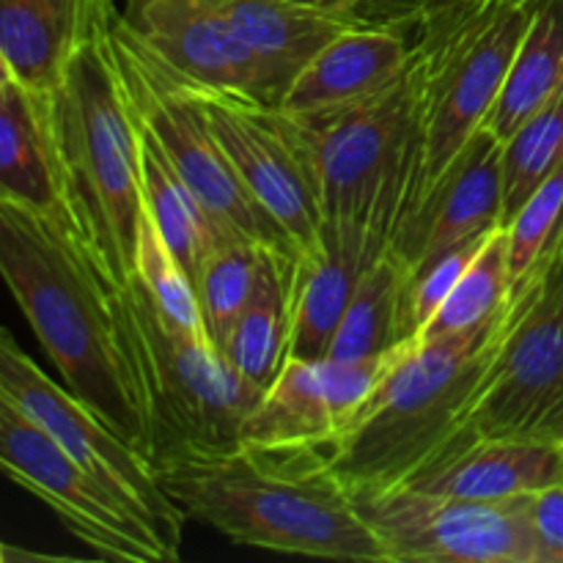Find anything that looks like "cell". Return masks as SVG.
<instances>
[{"instance_id": "6da1fadb", "label": "cell", "mask_w": 563, "mask_h": 563, "mask_svg": "<svg viewBox=\"0 0 563 563\" xmlns=\"http://www.w3.org/2000/svg\"><path fill=\"white\" fill-rule=\"evenodd\" d=\"M0 278L66 388L152 462L154 432L119 289L102 278L75 231L0 203Z\"/></svg>"}, {"instance_id": "7a4b0ae2", "label": "cell", "mask_w": 563, "mask_h": 563, "mask_svg": "<svg viewBox=\"0 0 563 563\" xmlns=\"http://www.w3.org/2000/svg\"><path fill=\"white\" fill-rule=\"evenodd\" d=\"M165 498L247 548L330 561L388 563L350 493L311 451L240 449L152 462Z\"/></svg>"}, {"instance_id": "3957f363", "label": "cell", "mask_w": 563, "mask_h": 563, "mask_svg": "<svg viewBox=\"0 0 563 563\" xmlns=\"http://www.w3.org/2000/svg\"><path fill=\"white\" fill-rule=\"evenodd\" d=\"M533 9L537 0H421L394 240L493 113Z\"/></svg>"}, {"instance_id": "277c9868", "label": "cell", "mask_w": 563, "mask_h": 563, "mask_svg": "<svg viewBox=\"0 0 563 563\" xmlns=\"http://www.w3.org/2000/svg\"><path fill=\"white\" fill-rule=\"evenodd\" d=\"M113 14L69 60L47 97V113L71 231L102 278L126 289L135 280L146 207L141 126L108 47Z\"/></svg>"}, {"instance_id": "5b68a950", "label": "cell", "mask_w": 563, "mask_h": 563, "mask_svg": "<svg viewBox=\"0 0 563 563\" xmlns=\"http://www.w3.org/2000/svg\"><path fill=\"white\" fill-rule=\"evenodd\" d=\"M509 322V300L487 324L412 346L350 423L319 451L350 495L399 487L460 427Z\"/></svg>"}, {"instance_id": "8992f818", "label": "cell", "mask_w": 563, "mask_h": 563, "mask_svg": "<svg viewBox=\"0 0 563 563\" xmlns=\"http://www.w3.org/2000/svg\"><path fill=\"white\" fill-rule=\"evenodd\" d=\"M476 440L563 443V231L537 267L511 286L498 352L460 427L429 462Z\"/></svg>"}, {"instance_id": "52a82bcc", "label": "cell", "mask_w": 563, "mask_h": 563, "mask_svg": "<svg viewBox=\"0 0 563 563\" xmlns=\"http://www.w3.org/2000/svg\"><path fill=\"white\" fill-rule=\"evenodd\" d=\"M121 317L137 357L154 454H225L240 449L242 423L262 390L234 372L218 346L174 333L137 280L119 289Z\"/></svg>"}, {"instance_id": "ba28073f", "label": "cell", "mask_w": 563, "mask_h": 563, "mask_svg": "<svg viewBox=\"0 0 563 563\" xmlns=\"http://www.w3.org/2000/svg\"><path fill=\"white\" fill-rule=\"evenodd\" d=\"M108 47L135 119L157 137L214 223L295 262L300 251L240 179L190 82L137 36L119 9L108 25Z\"/></svg>"}, {"instance_id": "9c48e42d", "label": "cell", "mask_w": 563, "mask_h": 563, "mask_svg": "<svg viewBox=\"0 0 563 563\" xmlns=\"http://www.w3.org/2000/svg\"><path fill=\"white\" fill-rule=\"evenodd\" d=\"M410 104L407 60L399 77L355 102L311 113L284 110L311 170L322 223L377 225L394 242Z\"/></svg>"}, {"instance_id": "30bf717a", "label": "cell", "mask_w": 563, "mask_h": 563, "mask_svg": "<svg viewBox=\"0 0 563 563\" xmlns=\"http://www.w3.org/2000/svg\"><path fill=\"white\" fill-rule=\"evenodd\" d=\"M0 394L9 396L33 423L44 429L66 454L75 456L137 522L163 544L170 561L179 559L187 517L165 498L152 462L119 438L69 388L55 385L0 328Z\"/></svg>"}, {"instance_id": "8fae6325", "label": "cell", "mask_w": 563, "mask_h": 563, "mask_svg": "<svg viewBox=\"0 0 563 563\" xmlns=\"http://www.w3.org/2000/svg\"><path fill=\"white\" fill-rule=\"evenodd\" d=\"M531 495L471 500L388 487L350 498L388 563H539Z\"/></svg>"}, {"instance_id": "7c38bea8", "label": "cell", "mask_w": 563, "mask_h": 563, "mask_svg": "<svg viewBox=\"0 0 563 563\" xmlns=\"http://www.w3.org/2000/svg\"><path fill=\"white\" fill-rule=\"evenodd\" d=\"M0 471L47 504L102 559L170 561L157 537L5 394H0Z\"/></svg>"}, {"instance_id": "4fadbf2b", "label": "cell", "mask_w": 563, "mask_h": 563, "mask_svg": "<svg viewBox=\"0 0 563 563\" xmlns=\"http://www.w3.org/2000/svg\"><path fill=\"white\" fill-rule=\"evenodd\" d=\"M187 80V77H185ZM190 82L220 148L275 223L308 251L322 234V209L289 115L253 97Z\"/></svg>"}, {"instance_id": "5bb4252c", "label": "cell", "mask_w": 563, "mask_h": 563, "mask_svg": "<svg viewBox=\"0 0 563 563\" xmlns=\"http://www.w3.org/2000/svg\"><path fill=\"white\" fill-rule=\"evenodd\" d=\"M416 339L366 361L289 357L247 412L240 445L258 451L319 454L355 418L385 377L405 361Z\"/></svg>"}, {"instance_id": "9a60e30c", "label": "cell", "mask_w": 563, "mask_h": 563, "mask_svg": "<svg viewBox=\"0 0 563 563\" xmlns=\"http://www.w3.org/2000/svg\"><path fill=\"white\" fill-rule=\"evenodd\" d=\"M121 14L181 77L269 104L262 66L214 0H126Z\"/></svg>"}, {"instance_id": "2e32d148", "label": "cell", "mask_w": 563, "mask_h": 563, "mask_svg": "<svg viewBox=\"0 0 563 563\" xmlns=\"http://www.w3.org/2000/svg\"><path fill=\"white\" fill-rule=\"evenodd\" d=\"M388 247L390 236L377 225L322 223L317 245L291 264L289 357H328L357 284Z\"/></svg>"}, {"instance_id": "e0dca14e", "label": "cell", "mask_w": 563, "mask_h": 563, "mask_svg": "<svg viewBox=\"0 0 563 563\" xmlns=\"http://www.w3.org/2000/svg\"><path fill=\"white\" fill-rule=\"evenodd\" d=\"M504 143L482 126L451 163L443 179L427 198L421 212L394 240V251L405 258L410 275L432 264L462 242L489 234L500 225Z\"/></svg>"}, {"instance_id": "ac0fdd59", "label": "cell", "mask_w": 563, "mask_h": 563, "mask_svg": "<svg viewBox=\"0 0 563 563\" xmlns=\"http://www.w3.org/2000/svg\"><path fill=\"white\" fill-rule=\"evenodd\" d=\"M115 0H0V53L27 91L49 93Z\"/></svg>"}, {"instance_id": "d6986e66", "label": "cell", "mask_w": 563, "mask_h": 563, "mask_svg": "<svg viewBox=\"0 0 563 563\" xmlns=\"http://www.w3.org/2000/svg\"><path fill=\"white\" fill-rule=\"evenodd\" d=\"M236 36L245 42L262 66L269 104L278 108L280 97L308 60L328 47L335 36L374 22L355 11H328L286 0H214Z\"/></svg>"}, {"instance_id": "ffe728a7", "label": "cell", "mask_w": 563, "mask_h": 563, "mask_svg": "<svg viewBox=\"0 0 563 563\" xmlns=\"http://www.w3.org/2000/svg\"><path fill=\"white\" fill-rule=\"evenodd\" d=\"M563 484V443L476 440L445 460L418 467L399 487L471 500H509Z\"/></svg>"}, {"instance_id": "44dd1931", "label": "cell", "mask_w": 563, "mask_h": 563, "mask_svg": "<svg viewBox=\"0 0 563 563\" xmlns=\"http://www.w3.org/2000/svg\"><path fill=\"white\" fill-rule=\"evenodd\" d=\"M412 42L385 22H363L319 49L306 69L291 80L278 108L286 113H311L355 102L388 86L405 71Z\"/></svg>"}, {"instance_id": "7402d4cb", "label": "cell", "mask_w": 563, "mask_h": 563, "mask_svg": "<svg viewBox=\"0 0 563 563\" xmlns=\"http://www.w3.org/2000/svg\"><path fill=\"white\" fill-rule=\"evenodd\" d=\"M0 203H16L69 225L47 97L20 82L0 108Z\"/></svg>"}, {"instance_id": "603a6c76", "label": "cell", "mask_w": 563, "mask_h": 563, "mask_svg": "<svg viewBox=\"0 0 563 563\" xmlns=\"http://www.w3.org/2000/svg\"><path fill=\"white\" fill-rule=\"evenodd\" d=\"M563 91V0H537L484 126L500 143Z\"/></svg>"}, {"instance_id": "cb8c5ba5", "label": "cell", "mask_w": 563, "mask_h": 563, "mask_svg": "<svg viewBox=\"0 0 563 563\" xmlns=\"http://www.w3.org/2000/svg\"><path fill=\"white\" fill-rule=\"evenodd\" d=\"M137 126H141L143 207L192 280L214 242L240 234H229L214 223V218L207 212L201 198L192 192V187L187 185L185 176L170 163L157 137L141 121H137Z\"/></svg>"}, {"instance_id": "d4e9b609", "label": "cell", "mask_w": 563, "mask_h": 563, "mask_svg": "<svg viewBox=\"0 0 563 563\" xmlns=\"http://www.w3.org/2000/svg\"><path fill=\"white\" fill-rule=\"evenodd\" d=\"M407 280L410 267L388 247L357 284L328 350L330 361H366L412 341L405 330Z\"/></svg>"}, {"instance_id": "484cf974", "label": "cell", "mask_w": 563, "mask_h": 563, "mask_svg": "<svg viewBox=\"0 0 563 563\" xmlns=\"http://www.w3.org/2000/svg\"><path fill=\"white\" fill-rule=\"evenodd\" d=\"M291 258L275 256L256 297L231 324L229 335L220 344V355L258 390H267L289 361L291 344V308L289 278Z\"/></svg>"}, {"instance_id": "4316f807", "label": "cell", "mask_w": 563, "mask_h": 563, "mask_svg": "<svg viewBox=\"0 0 563 563\" xmlns=\"http://www.w3.org/2000/svg\"><path fill=\"white\" fill-rule=\"evenodd\" d=\"M275 256H280V253L269 251L262 242L247 240V236H223L203 256L192 286H196L209 341L218 350L236 317L256 297Z\"/></svg>"}, {"instance_id": "83f0119b", "label": "cell", "mask_w": 563, "mask_h": 563, "mask_svg": "<svg viewBox=\"0 0 563 563\" xmlns=\"http://www.w3.org/2000/svg\"><path fill=\"white\" fill-rule=\"evenodd\" d=\"M511 295V269H509V240L504 229H495L476 253L471 267L462 273L443 306L434 311L416 335L418 344L449 339V335L467 333L487 324Z\"/></svg>"}, {"instance_id": "f1b7e54d", "label": "cell", "mask_w": 563, "mask_h": 563, "mask_svg": "<svg viewBox=\"0 0 563 563\" xmlns=\"http://www.w3.org/2000/svg\"><path fill=\"white\" fill-rule=\"evenodd\" d=\"M135 280L174 333L190 341H201V344H212L207 324H203L201 306H198L196 286L179 258L174 256L168 242L163 240L154 220L148 218V212H143L141 236H137Z\"/></svg>"}, {"instance_id": "f546056e", "label": "cell", "mask_w": 563, "mask_h": 563, "mask_svg": "<svg viewBox=\"0 0 563 563\" xmlns=\"http://www.w3.org/2000/svg\"><path fill=\"white\" fill-rule=\"evenodd\" d=\"M563 163V91L533 113L515 135L504 141V203L500 225L509 223L537 187Z\"/></svg>"}, {"instance_id": "4dcf8cb0", "label": "cell", "mask_w": 563, "mask_h": 563, "mask_svg": "<svg viewBox=\"0 0 563 563\" xmlns=\"http://www.w3.org/2000/svg\"><path fill=\"white\" fill-rule=\"evenodd\" d=\"M504 231L509 240V269L515 286L537 267L563 231V163L537 187Z\"/></svg>"}, {"instance_id": "1f68e13d", "label": "cell", "mask_w": 563, "mask_h": 563, "mask_svg": "<svg viewBox=\"0 0 563 563\" xmlns=\"http://www.w3.org/2000/svg\"><path fill=\"white\" fill-rule=\"evenodd\" d=\"M493 234V231H489ZM476 236L471 242H462L454 251L443 253L440 258H434L432 264H427L423 269L410 275L405 289V330L410 339H416L421 333L423 324L434 317L440 306H443L445 297L451 295V289L456 286V280L462 278L471 262L476 258V253L482 251V245L487 242V236Z\"/></svg>"}, {"instance_id": "d6a6232c", "label": "cell", "mask_w": 563, "mask_h": 563, "mask_svg": "<svg viewBox=\"0 0 563 563\" xmlns=\"http://www.w3.org/2000/svg\"><path fill=\"white\" fill-rule=\"evenodd\" d=\"M531 526L539 563H563V484L531 495Z\"/></svg>"}, {"instance_id": "836d02e7", "label": "cell", "mask_w": 563, "mask_h": 563, "mask_svg": "<svg viewBox=\"0 0 563 563\" xmlns=\"http://www.w3.org/2000/svg\"><path fill=\"white\" fill-rule=\"evenodd\" d=\"M286 3L297 5H313V9H328V11H355L361 14L366 5H372L374 0H286Z\"/></svg>"}, {"instance_id": "e575fe53", "label": "cell", "mask_w": 563, "mask_h": 563, "mask_svg": "<svg viewBox=\"0 0 563 563\" xmlns=\"http://www.w3.org/2000/svg\"><path fill=\"white\" fill-rule=\"evenodd\" d=\"M14 71H11V66L5 64L3 53H0V108H3V102L9 99L11 88H14Z\"/></svg>"}, {"instance_id": "d590c367", "label": "cell", "mask_w": 563, "mask_h": 563, "mask_svg": "<svg viewBox=\"0 0 563 563\" xmlns=\"http://www.w3.org/2000/svg\"><path fill=\"white\" fill-rule=\"evenodd\" d=\"M9 559H11V550L5 548L3 542H0V563H5V561H9Z\"/></svg>"}]
</instances>
